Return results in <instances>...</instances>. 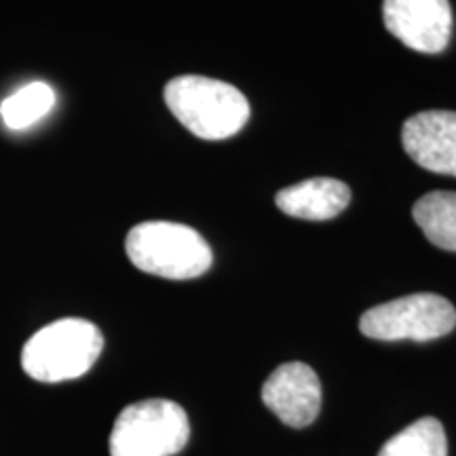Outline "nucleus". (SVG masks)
<instances>
[{
	"label": "nucleus",
	"mask_w": 456,
	"mask_h": 456,
	"mask_svg": "<svg viewBox=\"0 0 456 456\" xmlns=\"http://www.w3.org/2000/svg\"><path fill=\"white\" fill-rule=\"evenodd\" d=\"M104 336L87 319H57L38 330L21 349V368L38 383L81 379L98 362Z\"/></svg>",
	"instance_id": "obj_2"
},
{
	"label": "nucleus",
	"mask_w": 456,
	"mask_h": 456,
	"mask_svg": "<svg viewBox=\"0 0 456 456\" xmlns=\"http://www.w3.org/2000/svg\"><path fill=\"white\" fill-rule=\"evenodd\" d=\"M55 91L47 83H30L17 89L13 95L0 104V118L9 129L20 131L38 123L53 110Z\"/></svg>",
	"instance_id": "obj_12"
},
{
	"label": "nucleus",
	"mask_w": 456,
	"mask_h": 456,
	"mask_svg": "<svg viewBox=\"0 0 456 456\" xmlns=\"http://www.w3.org/2000/svg\"><path fill=\"white\" fill-rule=\"evenodd\" d=\"M275 203L292 218L332 220L351 203V188L336 178H311L279 191Z\"/></svg>",
	"instance_id": "obj_9"
},
{
	"label": "nucleus",
	"mask_w": 456,
	"mask_h": 456,
	"mask_svg": "<svg viewBox=\"0 0 456 456\" xmlns=\"http://www.w3.org/2000/svg\"><path fill=\"white\" fill-rule=\"evenodd\" d=\"M402 144L416 165L456 178V112L425 110L403 123Z\"/></svg>",
	"instance_id": "obj_8"
},
{
	"label": "nucleus",
	"mask_w": 456,
	"mask_h": 456,
	"mask_svg": "<svg viewBox=\"0 0 456 456\" xmlns=\"http://www.w3.org/2000/svg\"><path fill=\"white\" fill-rule=\"evenodd\" d=\"M383 20L389 34L419 53H442L452 37L448 0H385Z\"/></svg>",
	"instance_id": "obj_6"
},
{
	"label": "nucleus",
	"mask_w": 456,
	"mask_h": 456,
	"mask_svg": "<svg viewBox=\"0 0 456 456\" xmlns=\"http://www.w3.org/2000/svg\"><path fill=\"white\" fill-rule=\"evenodd\" d=\"M412 218L436 248L456 252V192H427L414 203Z\"/></svg>",
	"instance_id": "obj_10"
},
{
	"label": "nucleus",
	"mask_w": 456,
	"mask_h": 456,
	"mask_svg": "<svg viewBox=\"0 0 456 456\" xmlns=\"http://www.w3.org/2000/svg\"><path fill=\"white\" fill-rule=\"evenodd\" d=\"M456 326L452 302L437 294H410L372 306L359 319V330L374 340L427 342L442 338Z\"/></svg>",
	"instance_id": "obj_5"
},
{
	"label": "nucleus",
	"mask_w": 456,
	"mask_h": 456,
	"mask_svg": "<svg viewBox=\"0 0 456 456\" xmlns=\"http://www.w3.org/2000/svg\"><path fill=\"white\" fill-rule=\"evenodd\" d=\"M379 456H448L446 431L440 420L425 416L395 433Z\"/></svg>",
	"instance_id": "obj_11"
},
{
	"label": "nucleus",
	"mask_w": 456,
	"mask_h": 456,
	"mask_svg": "<svg viewBox=\"0 0 456 456\" xmlns=\"http://www.w3.org/2000/svg\"><path fill=\"white\" fill-rule=\"evenodd\" d=\"M262 402L288 427H309L322 410L319 376L306 363H283L266 379L262 387Z\"/></svg>",
	"instance_id": "obj_7"
},
{
	"label": "nucleus",
	"mask_w": 456,
	"mask_h": 456,
	"mask_svg": "<svg viewBox=\"0 0 456 456\" xmlns=\"http://www.w3.org/2000/svg\"><path fill=\"white\" fill-rule=\"evenodd\" d=\"M125 252L135 269L174 281L201 277L214 262L208 241L195 228L178 222L157 220L134 226L125 239Z\"/></svg>",
	"instance_id": "obj_3"
},
{
	"label": "nucleus",
	"mask_w": 456,
	"mask_h": 456,
	"mask_svg": "<svg viewBox=\"0 0 456 456\" xmlns=\"http://www.w3.org/2000/svg\"><path fill=\"white\" fill-rule=\"evenodd\" d=\"M165 104L184 127L201 140H226L249 118V102L232 85L184 74L165 85Z\"/></svg>",
	"instance_id": "obj_1"
},
{
	"label": "nucleus",
	"mask_w": 456,
	"mask_h": 456,
	"mask_svg": "<svg viewBox=\"0 0 456 456\" xmlns=\"http://www.w3.org/2000/svg\"><path fill=\"white\" fill-rule=\"evenodd\" d=\"M186 410L169 399L129 403L114 420L110 456H174L188 444Z\"/></svg>",
	"instance_id": "obj_4"
}]
</instances>
